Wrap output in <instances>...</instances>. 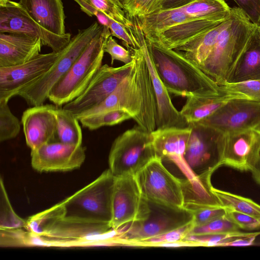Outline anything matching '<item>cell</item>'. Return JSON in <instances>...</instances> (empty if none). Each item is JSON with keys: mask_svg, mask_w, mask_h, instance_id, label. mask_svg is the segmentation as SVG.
Masks as SVG:
<instances>
[{"mask_svg": "<svg viewBox=\"0 0 260 260\" xmlns=\"http://www.w3.org/2000/svg\"><path fill=\"white\" fill-rule=\"evenodd\" d=\"M10 0H0V7L6 6Z\"/></svg>", "mask_w": 260, "mask_h": 260, "instance_id": "cell-51", "label": "cell"}, {"mask_svg": "<svg viewBox=\"0 0 260 260\" xmlns=\"http://www.w3.org/2000/svg\"><path fill=\"white\" fill-rule=\"evenodd\" d=\"M251 22L260 24V0H234Z\"/></svg>", "mask_w": 260, "mask_h": 260, "instance_id": "cell-46", "label": "cell"}, {"mask_svg": "<svg viewBox=\"0 0 260 260\" xmlns=\"http://www.w3.org/2000/svg\"><path fill=\"white\" fill-rule=\"evenodd\" d=\"M222 86L226 91L244 98L260 101V80L228 83Z\"/></svg>", "mask_w": 260, "mask_h": 260, "instance_id": "cell-40", "label": "cell"}, {"mask_svg": "<svg viewBox=\"0 0 260 260\" xmlns=\"http://www.w3.org/2000/svg\"><path fill=\"white\" fill-rule=\"evenodd\" d=\"M194 227L193 221L181 227L175 229L157 236L140 241L134 243L135 246L159 247L164 243L183 241L189 235Z\"/></svg>", "mask_w": 260, "mask_h": 260, "instance_id": "cell-36", "label": "cell"}, {"mask_svg": "<svg viewBox=\"0 0 260 260\" xmlns=\"http://www.w3.org/2000/svg\"><path fill=\"white\" fill-rule=\"evenodd\" d=\"M112 4L121 8L123 10H124V7L122 4L120 3V2L119 0H107Z\"/></svg>", "mask_w": 260, "mask_h": 260, "instance_id": "cell-50", "label": "cell"}, {"mask_svg": "<svg viewBox=\"0 0 260 260\" xmlns=\"http://www.w3.org/2000/svg\"><path fill=\"white\" fill-rule=\"evenodd\" d=\"M253 129L260 134V123L255 126Z\"/></svg>", "mask_w": 260, "mask_h": 260, "instance_id": "cell-52", "label": "cell"}, {"mask_svg": "<svg viewBox=\"0 0 260 260\" xmlns=\"http://www.w3.org/2000/svg\"><path fill=\"white\" fill-rule=\"evenodd\" d=\"M147 200L177 208H184L181 179L172 174L156 156L135 176Z\"/></svg>", "mask_w": 260, "mask_h": 260, "instance_id": "cell-10", "label": "cell"}, {"mask_svg": "<svg viewBox=\"0 0 260 260\" xmlns=\"http://www.w3.org/2000/svg\"><path fill=\"white\" fill-rule=\"evenodd\" d=\"M255 25L240 8H231L228 24L200 69L218 85H224Z\"/></svg>", "mask_w": 260, "mask_h": 260, "instance_id": "cell-3", "label": "cell"}, {"mask_svg": "<svg viewBox=\"0 0 260 260\" xmlns=\"http://www.w3.org/2000/svg\"><path fill=\"white\" fill-rule=\"evenodd\" d=\"M8 101L0 100V141L13 139L20 130V122L11 112Z\"/></svg>", "mask_w": 260, "mask_h": 260, "instance_id": "cell-35", "label": "cell"}, {"mask_svg": "<svg viewBox=\"0 0 260 260\" xmlns=\"http://www.w3.org/2000/svg\"><path fill=\"white\" fill-rule=\"evenodd\" d=\"M111 36L115 37L123 41L126 47L130 46L134 48L140 47L139 43L133 30H129L121 23L110 18L109 25Z\"/></svg>", "mask_w": 260, "mask_h": 260, "instance_id": "cell-44", "label": "cell"}, {"mask_svg": "<svg viewBox=\"0 0 260 260\" xmlns=\"http://www.w3.org/2000/svg\"><path fill=\"white\" fill-rule=\"evenodd\" d=\"M149 202L150 211L148 217L115 231V236L112 238L114 244L132 246L137 242L159 236L193 221L192 212L184 208Z\"/></svg>", "mask_w": 260, "mask_h": 260, "instance_id": "cell-9", "label": "cell"}, {"mask_svg": "<svg viewBox=\"0 0 260 260\" xmlns=\"http://www.w3.org/2000/svg\"><path fill=\"white\" fill-rule=\"evenodd\" d=\"M104 26L94 22L88 27L79 29L68 44L60 51L53 66L43 76L22 89L17 94L31 106L44 104L48 94L59 80L67 73L87 45Z\"/></svg>", "mask_w": 260, "mask_h": 260, "instance_id": "cell-6", "label": "cell"}, {"mask_svg": "<svg viewBox=\"0 0 260 260\" xmlns=\"http://www.w3.org/2000/svg\"><path fill=\"white\" fill-rule=\"evenodd\" d=\"M230 17L174 50L182 51L187 59L200 68L211 51L219 34L228 24Z\"/></svg>", "mask_w": 260, "mask_h": 260, "instance_id": "cell-27", "label": "cell"}, {"mask_svg": "<svg viewBox=\"0 0 260 260\" xmlns=\"http://www.w3.org/2000/svg\"><path fill=\"white\" fill-rule=\"evenodd\" d=\"M54 104L32 106L25 110L21 123L26 145L31 150L57 141L56 118Z\"/></svg>", "mask_w": 260, "mask_h": 260, "instance_id": "cell-19", "label": "cell"}, {"mask_svg": "<svg viewBox=\"0 0 260 260\" xmlns=\"http://www.w3.org/2000/svg\"><path fill=\"white\" fill-rule=\"evenodd\" d=\"M226 215L240 229L251 231L260 229V219L258 218L228 209H226Z\"/></svg>", "mask_w": 260, "mask_h": 260, "instance_id": "cell-45", "label": "cell"}, {"mask_svg": "<svg viewBox=\"0 0 260 260\" xmlns=\"http://www.w3.org/2000/svg\"><path fill=\"white\" fill-rule=\"evenodd\" d=\"M131 115L123 110H110L78 118L82 126L95 130L105 126H112L132 119Z\"/></svg>", "mask_w": 260, "mask_h": 260, "instance_id": "cell-33", "label": "cell"}, {"mask_svg": "<svg viewBox=\"0 0 260 260\" xmlns=\"http://www.w3.org/2000/svg\"><path fill=\"white\" fill-rule=\"evenodd\" d=\"M156 156L151 133L138 125L115 139L109 155V169L116 178L136 176Z\"/></svg>", "mask_w": 260, "mask_h": 260, "instance_id": "cell-8", "label": "cell"}, {"mask_svg": "<svg viewBox=\"0 0 260 260\" xmlns=\"http://www.w3.org/2000/svg\"><path fill=\"white\" fill-rule=\"evenodd\" d=\"M137 19L145 36L164 31L173 26L193 19L182 8L160 11Z\"/></svg>", "mask_w": 260, "mask_h": 260, "instance_id": "cell-28", "label": "cell"}, {"mask_svg": "<svg viewBox=\"0 0 260 260\" xmlns=\"http://www.w3.org/2000/svg\"><path fill=\"white\" fill-rule=\"evenodd\" d=\"M120 3L122 4V5H123V7H124V6H123V4H124V0H119Z\"/></svg>", "mask_w": 260, "mask_h": 260, "instance_id": "cell-53", "label": "cell"}, {"mask_svg": "<svg viewBox=\"0 0 260 260\" xmlns=\"http://www.w3.org/2000/svg\"><path fill=\"white\" fill-rule=\"evenodd\" d=\"M18 3L47 30L58 35L66 34L62 0H19Z\"/></svg>", "mask_w": 260, "mask_h": 260, "instance_id": "cell-25", "label": "cell"}, {"mask_svg": "<svg viewBox=\"0 0 260 260\" xmlns=\"http://www.w3.org/2000/svg\"><path fill=\"white\" fill-rule=\"evenodd\" d=\"M182 9L193 19L209 20H224L231 13V8L224 0H195Z\"/></svg>", "mask_w": 260, "mask_h": 260, "instance_id": "cell-29", "label": "cell"}, {"mask_svg": "<svg viewBox=\"0 0 260 260\" xmlns=\"http://www.w3.org/2000/svg\"><path fill=\"white\" fill-rule=\"evenodd\" d=\"M111 35L109 28L104 26L94 37L67 73L50 90L48 99L51 103L61 106L81 94L102 66L104 45Z\"/></svg>", "mask_w": 260, "mask_h": 260, "instance_id": "cell-4", "label": "cell"}, {"mask_svg": "<svg viewBox=\"0 0 260 260\" xmlns=\"http://www.w3.org/2000/svg\"><path fill=\"white\" fill-rule=\"evenodd\" d=\"M104 51L105 53L106 52L110 55L111 64H113L115 60L120 61L126 64L133 60L131 51L119 45L111 35L108 37L105 42Z\"/></svg>", "mask_w": 260, "mask_h": 260, "instance_id": "cell-43", "label": "cell"}, {"mask_svg": "<svg viewBox=\"0 0 260 260\" xmlns=\"http://www.w3.org/2000/svg\"><path fill=\"white\" fill-rule=\"evenodd\" d=\"M115 178L109 169L93 181L61 201L62 219L109 223Z\"/></svg>", "mask_w": 260, "mask_h": 260, "instance_id": "cell-5", "label": "cell"}, {"mask_svg": "<svg viewBox=\"0 0 260 260\" xmlns=\"http://www.w3.org/2000/svg\"><path fill=\"white\" fill-rule=\"evenodd\" d=\"M56 139L61 143L81 145L82 133L79 120L71 111L64 108L55 110Z\"/></svg>", "mask_w": 260, "mask_h": 260, "instance_id": "cell-30", "label": "cell"}, {"mask_svg": "<svg viewBox=\"0 0 260 260\" xmlns=\"http://www.w3.org/2000/svg\"><path fill=\"white\" fill-rule=\"evenodd\" d=\"M145 40L158 75L169 92L187 98L219 94L224 91L182 51Z\"/></svg>", "mask_w": 260, "mask_h": 260, "instance_id": "cell-2", "label": "cell"}, {"mask_svg": "<svg viewBox=\"0 0 260 260\" xmlns=\"http://www.w3.org/2000/svg\"><path fill=\"white\" fill-rule=\"evenodd\" d=\"M63 206L61 202L49 209L32 215L26 220L25 226L30 236L38 237L44 234L57 221L62 219Z\"/></svg>", "mask_w": 260, "mask_h": 260, "instance_id": "cell-31", "label": "cell"}, {"mask_svg": "<svg viewBox=\"0 0 260 260\" xmlns=\"http://www.w3.org/2000/svg\"><path fill=\"white\" fill-rule=\"evenodd\" d=\"M0 197V229L8 230L25 228L26 220L20 217L14 211L2 178L1 179Z\"/></svg>", "mask_w": 260, "mask_h": 260, "instance_id": "cell-34", "label": "cell"}, {"mask_svg": "<svg viewBox=\"0 0 260 260\" xmlns=\"http://www.w3.org/2000/svg\"><path fill=\"white\" fill-rule=\"evenodd\" d=\"M194 1L195 0H158L152 8L148 14L160 11L182 8Z\"/></svg>", "mask_w": 260, "mask_h": 260, "instance_id": "cell-48", "label": "cell"}, {"mask_svg": "<svg viewBox=\"0 0 260 260\" xmlns=\"http://www.w3.org/2000/svg\"><path fill=\"white\" fill-rule=\"evenodd\" d=\"M0 33H19L40 38L43 46L54 52L62 50L70 42L71 35L55 34L33 19L18 2L10 1L0 7Z\"/></svg>", "mask_w": 260, "mask_h": 260, "instance_id": "cell-13", "label": "cell"}, {"mask_svg": "<svg viewBox=\"0 0 260 260\" xmlns=\"http://www.w3.org/2000/svg\"><path fill=\"white\" fill-rule=\"evenodd\" d=\"M113 231L109 223L89 222L61 219L38 239L52 244L79 243L98 238Z\"/></svg>", "mask_w": 260, "mask_h": 260, "instance_id": "cell-21", "label": "cell"}, {"mask_svg": "<svg viewBox=\"0 0 260 260\" xmlns=\"http://www.w3.org/2000/svg\"><path fill=\"white\" fill-rule=\"evenodd\" d=\"M240 231L238 225L225 215L207 224L194 226L189 235L217 234Z\"/></svg>", "mask_w": 260, "mask_h": 260, "instance_id": "cell-39", "label": "cell"}, {"mask_svg": "<svg viewBox=\"0 0 260 260\" xmlns=\"http://www.w3.org/2000/svg\"><path fill=\"white\" fill-rule=\"evenodd\" d=\"M60 51L40 54L22 64L0 67V100L9 101L43 76L53 66Z\"/></svg>", "mask_w": 260, "mask_h": 260, "instance_id": "cell-15", "label": "cell"}, {"mask_svg": "<svg viewBox=\"0 0 260 260\" xmlns=\"http://www.w3.org/2000/svg\"><path fill=\"white\" fill-rule=\"evenodd\" d=\"M223 207L260 219V205L252 200L212 187Z\"/></svg>", "mask_w": 260, "mask_h": 260, "instance_id": "cell-32", "label": "cell"}, {"mask_svg": "<svg viewBox=\"0 0 260 260\" xmlns=\"http://www.w3.org/2000/svg\"><path fill=\"white\" fill-rule=\"evenodd\" d=\"M40 38L19 33H0V67L22 64L39 55Z\"/></svg>", "mask_w": 260, "mask_h": 260, "instance_id": "cell-22", "label": "cell"}, {"mask_svg": "<svg viewBox=\"0 0 260 260\" xmlns=\"http://www.w3.org/2000/svg\"><path fill=\"white\" fill-rule=\"evenodd\" d=\"M243 97L226 91L216 94L196 95L186 98L180 112L187 123L198 122L209 117L231 99Z\"/></svg>", "mask_w": 260, "mask_h": 260, "instance_id": "cell-26", "label": "cell"}, {"mask_svg": "<svg viewBox=\"0 0 260 260\" xmlns=\"http://www.w3.org/2000/svg\"><path fill=\"white\" fill-rule=\"evenodd\" d=\"M191 127L156 129L151 133L156 156L163 160L173 162L190 181L199 180L191 172L184 155Z\"/></svg>", "mask_w": 260, "mask_h": 260, "instance_id": "cell-20", "label": "cell"}, {"mask_svg": "<svg viewBox=\"0 0 260 260\" xmlns=\"http://www.w3.org/2000/svg\"><path fill=\"white\" fill-rule=\"evenodd\" d=\"M191 127L184 157L194 176L211 183L213 173L223 165L225 134L211 126L194 122Z\"/></svg>", "mask_w": 260, "mask_h": 260, "instance_id": "cell-7", "label": "cell"}, {"mask_svg": "<svg viewBox=\"0 0 260 260\" xmlns=\"http://www.w3.org/2000/svg\"><path fill=\"white\" fill-rule=\"evenodd\" d=\"M224 20H189L161 32L144 37L164 48L175 49Z\"/></svg>", "mask_w": 260, "mask_h": 260, "instance_id": "cell-24", "label": "cell"}, {"mask_svg": "<svg viewBox=\"0 0 260 260\" xmlns=\"http://www.w3.org/2000/svg\"><path fill=\"white\" fill-rule=\"evenodd\" d=\"M132 21L134 25L133 32L143 50L154 90L157 107L156 129L188 126V124L180 111L174 106L169 91L158 75L137 19L133 18Z\"/></svg>", "mask_w": 260, "mask_h": 260, "instance_id": "cell-16", "label": "cell"}, {"mask_svg": "<svg viewBox=\"0 0 260 260\" xmlns=\"http://www.w3.org/2000/svg\"><path fill=\"white\" fill-rule=\"evenodd\" d=\"M150 211L149 202L142 196L135 176L115 178L110 222L113 231L145 219Z\"/></svg>", "mask_w": 260, "mask_h": 260, "instance_id": "cell-11", "label": "cell"}, {"mask_svg": "<svg viewBox=\"0 0 260 260\" xmlns=\"http://www.w3.org/2000/svg\"><path fill=\"white\" fill-rule=\"evenodd\" d=\"M253 80H260V24L255 25L226 84Z\"/></svg>", "mask_w": 260, "mask_h": 260, "instance_id": "cell-23", "label": "cell"}, {"mask_svg": "<svg viewBox=\"0 0 260 260\" xmlns=\"http://www.w3.org/2000/svg\"><path fill=\"white\" fill-rule=\"evenodd\" d=\"M94 8L103 13L109 18L117 21L131 31L134 26L132 20L124 10L107 0H86Z\"/></svg>", "mask_w": 260, "mask_h": 260, "instance_id": "cell-38", "label": "cell"}, {"mask_svg": "<svg viewBox=\"0 0 260 260\" xmlns=\"http://www.w3.org/2000/svg\"><path fill=\"white\" fill-rule=\"evenodd\" d=\"M192 213L194 226H199L225 216L226 209L223 206L208 207L200 208Z\"/></svg>", "mask_w": 260, "mask_h": 260, "instance_id": "cell-41", "label": "cell"}, {"mask_svg": "<svg viewBox=\"0 0 260 260\" xmlns=\"http://www.w3.org/2000/svg\"><path fill=\"white\" fill-rule=\"evenodd\" d=\"M247 234L240 231L217 234L189 235L183 241L195 243L198 246H225L229 242Z\"/></svg>", "mask_w": 260, "mask_h": 260, "instance_id": "cell-37", "label": "cell"}, {"mask_svg": "<svg viewBox=\"0 0 260 260\" xmlns=\"http://www.w3.org/2000/svg\"><path fill=\"white\" fill-rule=\"evenodd\" d=\"M198 122L224 134L253 129L260 123V101L241 96L234 98Z\"/></svg>", "mask_w": 260, "mask_h": 260, "instance_id": "cell-14", "label": "cell"}, {"mask_svg": "<svg viewBox=\"0 0 260 260\" xmlns=\"http://www.w3.org/2000/svg\"><path fill=\"white\" fill-rule=\"evenodd\" d=\"M260 160V134L253 129L225 134L223 165L251 172Z\"/></svg>", "mask_w": 260, "mask_h": 260, "instance_id": "cell-18", "label": "cell"}, {"mask_svg": "<svg viewBox=\"0 0 260 260\" xmlns=\"http://www.w3.org/2000/svg\"><path fill=\"white\" fill-rule=\"evenodd\" d=\"M1 240H4L3 243H1V245L4 244V246L10 244H25L28 243V237L20 229H1Z\"/></svg>", "mask_w": 260, "mask_h": 260, "instance_id": "cell-47", "label": "cell"}, {"mask_svg": "<svg viewBox=\"0 0 260 260\" xmlns=\"http://www.w3.org/2000/svg\"><path fill=\"white\" fill-rule=\"evenodd\" d=\"M85 151L82 145L50 142L31 150V164L40 172L71 171L80 168L84 162Z\"/></svg>", "mask_w": 260, "mask_h": 260, "instance_id": "cell-17", "label": "cell"}, {"mask_svg": "<svg viewBox=\"0 0 260 260\" xmlns=\"http://www.w3.org/2000/svg\"><path fill=\"white\" fill-rule=\"evenodd\" d=\"M127 48L135 61L132 72L101 104L75 116L78 119L123 110L131 115L139 126L151 133L156 129L157 107L150 73L142 48Z\"/></svg>", "mask_w": 260, "mask_h": 260, "instance_id": "cell-1", "label": "cell"}, {"mask_svg": "<svg viewBox=\"0 0 260 260\" xmlns=\"http://www.w3.org/2000/svg\"><path fill=\"white\" fill-rule=\"evenodd\" d=\"M158 0H124V10L128 17H140L148 14Z\"/></svg>", "mask_w": 260, "mask_h": 260, "instance_id": "cell-42", "label": "cell"}, {"mask_svg": "<svg viewBox=\"0 0 260 260\" xmlns=\"http://www.w3.org/2000/svg\"><path fill=\"white\" fill-rule=\"evenodd\" d=\"M251 173L255 181L260 185V160Z\"/></svg>", "mask_w": 260, "mask_h": 260, "instance_id": "cell-49", "label": "cell"}, {"mask_svg": "<svg viewBox=\"0 0 260 260\" xmlns=\"http://www.w3.org/2000/svg\"><path fill=\"white\" fill-rule=\"evenodd\" d=\"M135 59L118 67L102 65L88 86L78 97L64 105L63 108L75 116L101 104L111 94L132 72Z\"/></svg>", "mask_w": 260, "mask_h": 260, "instance_id": "cell-12", "label": "cell"}]
</instances>
